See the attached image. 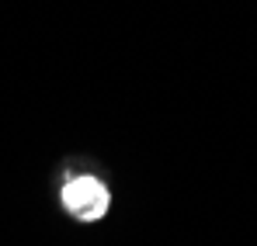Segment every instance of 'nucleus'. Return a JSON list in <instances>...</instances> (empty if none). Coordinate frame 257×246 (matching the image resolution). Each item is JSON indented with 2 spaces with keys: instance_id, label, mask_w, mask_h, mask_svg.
<instances>
[{
  "instance_id": "f257e3e1",
  "label": "nucleus",
  "mask_w": 257,
  "mask_h": 246,
  "mask_svg": "<svg viewBox=\"0 0 257 246\" xmlns=\"http://www.w3.org/2000/svg\"><path fill=\"white\" fill-rule=\"evenodd\" d=\"M63 205L70 208V215L84 218V222H94L108 211V191L101 180L94 177H77L63 187Z\"/></svg>"
}]
</instances>
